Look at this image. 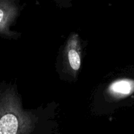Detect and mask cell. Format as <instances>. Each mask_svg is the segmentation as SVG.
<instances>
[{
  "mask_svg": "<svg viewBox=\"0 0 134 134\" xmlns=\"http://www.w3.org/2000/svg\"><path fill=\"white\" fill-rule=\"evenodd\" d=\"M34 128L31 114L22 110L14 94L7 95L0 105V134H30Z\"/></svg>",
  "mask_w": 134,
  "mask_h": 134,
  "instance_id": "1",
  "label": "cell"
},
{
  "mask_svg": "<svg viewBox=\"0 0 134 134\" xmlns=\"http://www.w3.org/2000/svg\"><path fill=\"white\" fill-rule=\"evenodd\" d=\"M65 68L71 75L75 76L81 64V49L77 34H73L67 42L64 50Z\"/></svg>",
  "mask_w": 134,
  "mask_h": 134,
  "instance_id": "2",
  "label": "cell"
},
{
  "mask_svg": "<svg viewBox=\"0 0 134 134\" xmlns=\"http://www.w3.org/2000/svg\"><path fill=\"white\" fill-rule=\"evenodd\" d=\"M134 92V80L120 79L113 82L109 86L107 93L113 99H123Z\"/></svg>",
  "mask_w": 134,
  "mask_h": 134,
  "instance_id": "3",
  "label": "cell"
},
{
  "mask_svg": "<svg viewBox=\"0 0 134 134\" xmlns=\"http://www.w3.org/2000/svg\"><path fill=\"white\" fill-rule=\"evenodd\" d=\"M18 13L15 5L9 0H0V30L7 32L8 26L14 20Z\"/></svg>",
  "mask_w": 134,
  "mask_h": 134,
  "instance_id": "4",
  "label": "cell"
}]
</instances>
